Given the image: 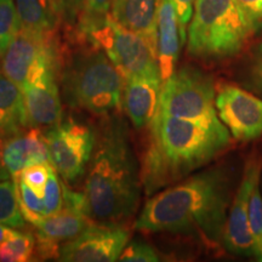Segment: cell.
Here are the masks:
<instances>
[{
	"instance_id": "cell-1",
	"label": "cell",
	"mask_w": 262,
	"mask_h": 262,
	"mask_svg": "<svg viewBox=\"0 0 262 262\" xmlns=\"http://www.w3.org/2000/svg\"><path fill=\"white\" fill-rule=\"evenodd\" d=\"M232 201V180L222 168L188 176L150 196L135 222L137 231L198 238L214 247L222 241Z\"/></svg>"
},
{
	"instance_id": "cell-2",
	"label": "cell",
	"mask_w": 262,
	"mask_h": 262,
	"mask_svg": "<svg viewBox=\"0 0 262 262\" xmlns=\"http://www.w3.org/2000/svg\"><path fill=\"white\" fill-rule=\"evenodd\" d=\"M142 188L127 124L119 114H106L96 130L85 179L88 216L96 222L126 225L139 209Z\"/></svg>"
},
{
	"instance_id": "cell-3",
	"label": "cell",
	"mask_w": 262,
	"mask_h": 262,
	"mask_svg": "<svg viewBox=\"0 0 262 262\" xmlns=\"http://www.w3.org/2000/svg\"><path fill=\"white\" fill-rule=\"evenodd\" d=\"M231 142L224 123L204 124L157 112L141 163L143 191L152 196L204 168Z\"/></svg>"
},
{
	"instance_id": "cell-4",
	"label": "cell",
	"mask_w": 262,
	"mask_h": 262,
	"mask_svg": "<svg viewBox=\"0 0 262 262\" xmlns=\"http://www.w3.org/2000/svg\"><path fill=\"white\" fill-rule=\"evenodd\" d=\"M62 100L71 108L106 116L122 107L125 78L101 49L90 44L63 56Z\"/></svg>"
},
{
	"instance_id": "cell-5",
	"label": "cell",
	"mask_w": 262,
	"mask_h": 262,
	"mask_svg": "<svg viewBox=\"0 0 262 262\" xmlns=\"http://www.w3.org/2000/svg\"><path fill=\"white\" fill-rule=\"evenodd\" d=\"M255 28L235 0H195L187 51L202 60H225L243 50Z\"/></svg>"
},
{
	"instance_id": "cell-6",
	"label": "cell",
	"mask_w": 262,
	"mask_h": 262,
	"mask_svg": "<svg viewBox=\"0 0 262 262\" xmlns=\"http://www.w3.org/2000/svg\"><path fill=\"white\" fill-rule=\"evenodd\" d=\"M62 62L63 54L56 32L21 28L0 57V70L22 90L28 85L58 83Z\"/></svg>"
},
{
	"instance_id": "cell-7",
	"label": "cell",
	"mask_w": 262,
	"mask_h": 262,
	"mask_svg": "<svg viewBox=\"0 0 262 262\" xmlns=\"http://www.w3.org/2000/svg\"><path fill=\"white\" fill-rule=\"evenodd\" d=\"M215 97V85L210 75L186 66L175 70L163 81L158 111L166 116L198 123H221Z\"/></svg>"
},
{
	"instance_id": "cell-8",
	"label": "cell",
	"mask_w": 262,
	"mask_h": 262,
	"mask_svg": "<svg viewBox=\"0 0 262 262\" xmlns=\"http://www.w3.org/2000/svg\"><path fill=\"white\" fill-rule=\"evenodd\" d=\"M80 42L101 49L124 78L145 77L162 79L155 45L118 25L111 16Z\"/></svg>"
},
{
	"instance_id": "cell-9",
	"label": "cell",
	"mask_w": 262,
	"mask_h": 262,
	"mask_svg": "<svg viewBox=\"0 0 262 262\" xmlns=\"http://www.w3.org/2000/svg\"><path fill=\"white\" fill-rule=\"evenodd\" d=\"M45 139L50 164L58 175L68 183L78 181L88 170L96 143V131L75 120H62L49 127Z\"/></svg>"
},
{
	"instance_id": "cell-10",
	"label": "cell",
	"mask_w": 262,
	"mask_h": 262,
	"mask_svg": "<svg viewBox=\"0 0 262 262\" xmlns=\"http://www.w3.org/2000/svg\"><path fill=\"white\" fill-rule=\"evenodd\" d=\"M126 225L93 221L81 233L61 247L57 261L114 262L129 243Z\"/></svg>"
},
{
	"instance_id": "cell-11",
	"label": "cell",
	"mask_w": 262,
	"mask_h": 262,
	"mask_svg": "<svg viewBox=\"0 0 262 262\" xmlns=\"http://www.w3.org/2000/svg\"><path fill=\"white\" fill-rule=\"evenodd\" d=\"M262 173V158L254 155L247 160L239 187L228 209L221 244L229 254L256 256L255 242L249 224V198L255 179Z\"/></svg>"
},
{
	"instance_id": "cell-12",
	"label": "cell",
	"mask_w": 262,
	"mask_h": 262,
	"mask_svg": "<svg viewBox=\"0 0 262 262\" xmlns=\"http://www.w3.org/2000/svg\"><path fill=\"white\" fill-rule=\"evenodd\" d=\"M217 116L238 141H253L262 135V100L254 94L222 85L215 97Z\"/></svg>"
},
{
	"instance_id": "cell-13",
	"label": "cell",
	"mask_w": 262,
	"mask_h": 262,
	"mask_svg": "<svg viewBox=\"0 0 262 262\" xmlns=\"http://www.w3.org/2000/svg\"><path fill=\"white\" fill-rule=\"evenodd\" d=\"M91 222L88 216L67 209L41 219L34 226L35 253L39 260H58L62 245L78 237Z\"/></svg>"
},
{
	"instance_id": "cell-14",
	"label": "cell",
	"mask_w": 262,
	"mask_h": 262,
	"mask_svg": "<svg viewBox=\"0 0 262 262\" xmlns=\"http://www.w3.org/2000/svg\"><path fill=\"white\" fill-rule=\"evenodd\" d=\"M163 80L127 77L123 89L122 107L136 127L148 126L159 110Z\"/></svg>"
},
{
	"instance_id": "cell-15",
	"label": "cell",
	"mask_w": 262,
	"mask_h": 262,
	"mask_svg": "<svg viewBox=\"0 0 262 262\" xmlns=\"http://www.w3.org/2000/svg\"><path fill=\"white\" fill-rule=\"evenodd\" d=\"M3 159L11 178L28 166L50 163L45 134L39 127H29L8 137L3 147Z\"/></svg>"
},
{
	"instance_id": "cell-16",
	"label": "cell",
	"mask_w": 262,
	"mask_h": 262,
	"mask_svg": "<svg viewBox=\"0 0 262 262\" xmlns=\"http://www.w3.org/2000/svg\"><path fill=\"white\" fill-rule=\"evenodd\" d=\"M182 44L175 6L171 0H160L157 19V56L163 81L175 72Z\"/></svg>"
},
{
	"instance_id": "cell-17",
	"label": "cell",
	"mask_w": 262,
	"mask_h": 262,
	"mask_svg": "<svg viewBox=\"0 0 262 262\" xmlns=\"http://www.w3.org/2000/svg\"><path fill=\"white\" fill-rule=\"evenodd\" d=\"M160 0H113L110 16L157 49V19Z\"/></svg>"
},
{
	"instance_id": "cell-18",
	"label": "cell",
	"mask_w": 262,
	"mask_h": 262,
	"mask_svg": "<svg viewBox=\"0 0 262 262\" xmlns=\"http://www.w3.org/2000/svg\"><path fill=\"white\" fill-rule=\"evenodd\" d=\"M28 127H51L62 122V96L58 83L28 85L22 89Z\"/></svg>"
},
{
	"instance_id": "cell-19",
	"label": "cell",
	"mask_w": 262,
	"mask_h": 262,
	"mask_svg": "<svg viewBox=\"0 0 262 262\" xmlns=\"http://www.w3.org/2000/svg\"><path fill=\"white\" fill-rule=\"evenodd\" d=\"M27 127L22 90L0 70V135L8 139Z\"/></svg>"
},
{
	"instance_id": "cell-20",
	"label": "cell",
	"mask_w": 262,
	"mask_h": 262,
	"mask_svg": "<svg viewBox=\"0 0 262 262\" xmlns=\"http://www.w3.org/2000/svg\"><path fill=\"white\" fill-rule=\"evenodd\" d=\"M21 28L34 32H56L60 19L52 0H15Z\"/></svg>"
},
{
	"instance_id": "cell-21",
	"label": "cell",
	"mask_w": 262,
	"mask_h": 262,
	"mask_svg": "<svg viewBox=\"0 0 262 262\" xmlns=\"http://www.w3.org/2000/svg\"><path fill=\"white\" fill-rule=\"evenodd\" d=\"M113 0H84L79 19L74 28L75 37L83 40L94 29L100 27L110 16Z\"/></svg>"
},
{
	"instance_id": "cell-22",
	"label": "cell",
	"mask_w": 262,
	"mask_h": 262,
	"mask_svg": "<svg viewBox=\"0 0 262 262\" xmlns=\"http://www.w3.org/2000/svg\"><path fill=\"white\" fill-rule=\"evenodd\" d=\"M24 215L17 201L15 181H0V224L12 228H24L26 226Z\"/></svg>"
},
{
	"instance_id": "cell-23",
	"label": "cell",
	"mask_w": 262,
	"mask_h": 262,
	"mask_svg": "<svg viewBox=\"0 0 262 262\" xmlns=\"http://www.w3.org/2000/svg\"><path fill=\"white\" fill-rule=\"evenodd\" d=\"M14 181L16 183V193H17V201L22 215L26 221L35 226L47 216L44 198L18 179H14Z\"/></svg>"
},
{
	"instance_id": "cell-24",
	"label": "cell",
	"mask_w": 262,
	"mask_h": 262,
	"mask_svg": "<svg viewBox=\"0 0 262 262\" xmlns=\"http://www.w3.org/2000/svg\"><path fill=\"white\" fill-rule=\"evenodd\" d=\"M35 251V237L31 233H21L9 241L0 242V261L27 262L33 260Z\"/></svg>"
},
{
	"instance_id": "cell-25",
	"label": "cell",
	"mask_w": 262,
	"mask_h": 262,
	"mask_svg": "<svg viewBox=\"0 0 262 262\" xmlns=\"http://www.w3.org/2000/svg\"><path fill=\"white\" fill-rule=\"evenodd\" d=\"M21 29L15 0H0V57Z\"/></svg>"
},
{
	"instance_id": "cell-26",
	"label": "cell",
	"mask_w": 262,
	"mask_h": 262,
	"mask_svg": "<svg viewBox=\"0 0 262 262\" xmlns=\"http://www.w3.org/2000/svg\"><path fill=\"white\" fill-rule=\"evenodd\" d=\"M261 175L255 179L249 198V224L255 242L257 261L262 262V192L260 189Z\"/></svg>"
},
{
	"instance_id": "cell-27",
	"label": "cell",
	"mask_w": 262,
	"mask_h": 262,
	"mask_svg": "<svg viewBox=\"0 0 262 262\" xmlns=\"http://www.w3.org/2000/svg\"><path fill=\"white\" fill-rule=\"evenodd\" d=\"M44 203L47 209V216L57 214L63 208V191L62 182L58 180V172L54 166H50L49 179L44 188Z\"/></svg>"
},
{
	"instance_id": "cell-28",
	"label": "cell",
	"mask_w": 262,
	"mask_h": 262,
	"mask_svg": "<svg viewBox=\"0 0 262 262\" xmlns=\"http://www.w3.org/2000/svg\"><path fill=\"white\" fill-rule=\"evenodd\" d=\"M50 166V163L28 166L12 179H18L19 181L25 182L28 187H31L35 193H38L39 195L44 196V188L49 179Z\"/></svg>"
},
{
	"instance_id": "cell-29",
	"label": "cell",
	"mask_w": 262,
	"mask_h": 262,
	"mask_svg": "<svg viewBox=\"0 0 262 262\" xmlns=\"http://www.w3.org/2000/svg\"><path fill=\"white\" fill-rule=\"evenodd\" d=\"M159 260L152 245L139 241L127 243L119 257V261L124 262H157Z\"/></svg>"
},
{
	"instance_id": "cell-30",
	"label": "cell",
	"mask_w": 262,
	"mask_h": 262,
	"mask_svg": "<svg viewBox=\"0 0 262 262\" xmlns=\"http://www.w3.org/2000/svg\"><path fill=\"white\" fill-rule=\"evenodd\" d=\"M84 0H52L60 24L75 28L79 19Z\"/></svg>"
},
{
	"instance_id": "cell-31",
	"label": "cell",
	"mask_w": 262,
	"mask_h": 262,
	"mask_svg": "<svg viewBox=\"0 0 262 262\" xmlns=\"http://www.w3.org/2000/svg\"><path fill=\"white\" fill-rule=\"evenodd\" d=\"M171 2L173 6H175L176 14H178L179 17L182 42H185L186 37H187V34H186L187 33V25L192 18L195 0H171Z\"/></svg>"
},
{
	"instance_id": "cell-32",
	"label": "cell",
	"mask_w": 262,
	"mask_h": 262,
	"mask_svg": "<svg viewBox=\"0 0 262 262\" xmlns=\"http://www.w3.org/2000/svg\"><path fill=\"white\" fill-rule=\"evenodd\" d=\"M248 77L251 83V86L262 94V44L258 45L256 50L254 51L250 66H249Z\"/></svg>"
},
{
	"instance_id": "cell-33",
	"label": "cell",
	"mask_w": 262,
	"mask_h": 262,
	"mask_svg": "<svg viewBox=\"0 0 262 262\" xmlns=\"http://www.w3.org/2000/svg\"><path fill=\"white\" fill-rule=\"evenodd\" d=\"M248 15L255 31L262 26V0H235Z\"/></svg>"
},
{
	"instance_id": "cell-34",
	"label": "cell",
	"mask_w": 262,
	"mask_h": 262,
	"mask_svg": "<svg viewBox=\"0 0 262 262\" xmlns=\"http://www.w3.org/2000/svg\"><path fill=\"white\" fill-rule=\"evenodd\" d=\"M9 227L6 225L0 224V242L9 241V239L17 237L18 234L22 233V232L16 231V229H12V227L11 228H9Z\"/></svg>"
},
{
	"instance_id": "cell-35",
	"label": "cell",
	"mask_w": 262,
	"mask_h": 262,
	"mask_svg": "<svg viewBox=\"0 0 262 262\" xmlns=\"http://www.w3.org/2000/svg\"><path fill=\"white\" fill-rule=\"evenodd\" d=\"M5 140L6 139L0 135V180H9L11 178V175H10L4 164V159H3V147H4Z\"/></svg>"
}]
</instances>
